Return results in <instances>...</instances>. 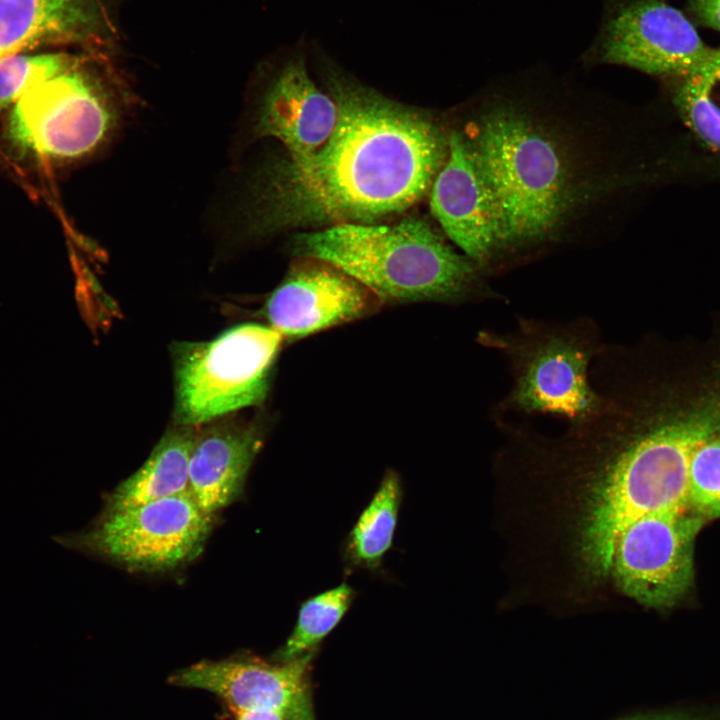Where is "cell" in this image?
Masks as SVG:
<instances>
[{
	"instance_id": "1",
	"label": "cell",
	"mask_w": 720,
	"mask_h": 720,
	"mask_svg": "<svg viewBox=\"0 0 720 720\" xmlns=\"http://www.w3.org/2000/svg\"><path fill=\"white\" fill-rule=\"evenodd\" d=\"M338 121L315 153L270 167L252 208L257 232L372 223L401 213L429 192L448 152L424 114L328 68Z\"/></svg>"
},
{
	"instance_id": "2",
	"label": "cell",
	"mask_w": 720,
	"mask_h": 720,
	"mask_svg": "<svg viewBox=\"0 0 720 720\" xmlns=\"http://www.w3.org/2000/svg\"><path fill=\"white\" fill-rule=\"evenodd\" d=\"M548 128L503 106L482 115L464 136L493 203L498 247L545 239L578 199L577 167Z\"/></svg>"
},
{
	"instance_id": "3",
	"label": "cell",
	"mask_w": 720,
	"mask_h": 720,
	"mask_svg": "<svg viewBox=\"0 0 720 720\" xmlns=\"http://www.w3.org/2000/svg\"><path fill=\"white\" fill-rule=\"evenodd\" d=\"M300 256L340 268L384 302H458L491 298L477 264L457 253L424 219L391 225L344 223L296 238Z\"/></svg>"
},
{
	"instance_id": "4",
	"label": "cell",
	"mask_w": 720,
	"mask_h": 720,
	"mask_svg": "<svg viewBox=\"0 0 720 720\" xmlns=\"http://www.w3.org/2000/svg\"><path fill=\"white\" fill-rule=\"evenodd\" d=\"M479 342L503 355L512 377L496 416L552 415L574 424L601 406L591 368L605 345L591 319L554 322L520 317L511 331L480 332Z\"/></svg>"
},
{
	"instance_id": "5",
	"label": "cell",
	"mask_w": 720,
	"mask_h": 720,
	"mask_svg": "<svg viewBox=\"0 0 720 720\" xmlns=\"http://www.w3.org/2000/svg\"><path fill=\"white\" fill-rule=\"evenodd\" d=\"M113 71L98 59L72 60L61 72L25 93L5 128L10 146L38 160H72L95 150L117 120Z\"/></svg>"
},
{
	"instance_id": "6",
	"label": "cell",
	"mask_w": 720,
	"mask_h": 720,
	"mask_svg": "<svg viewBox=\"0 0 720 720\" xmlns=\"http://www.w3.org/2000/svg\"><path fill=\"white\" fill-rule=\"evenodd\" d=\"M283 339L270 326L246 323L208 342L176 345L177 423L197 427L262 403Z\"/></svg>"
},
{
	"instance_id": "7",
	"label": "cell",
	"mask_w": 720,
	"mask_h": 720,
	"mask_svg": "<svg viewBox=\"0 0 720 720\" xmlns=\"http://www.w3.org/2000/svg\"><path fill=\"white\" fill-rule=\"evenodd\" d=\"M600 25L585 57L647 74L684 78L720 58L691 21L666 0H602Z\"/></svg>"
},
{
	"instance_id": "8",
	"label": "cell",
	"mask_w": 720,
	"mask_h": 720,
	"mask_svg": "<svg viewBox=\"0 0 720 720\" xmlns=\"http://www.w3.org/2000/svg\"><path fill=\"white\" fill-rule=\"evenodd\" d=\"M213 515L189 491L145 504L107 510L81 537L88 550L135 570L179 567L201 553Z\"/></svg>"
},
{
	"instance_id": "9",
	"label": "cell",
	"mask_w": 720,
	"mask_h": 720,
	"mask_svg": "<svg viewBox=\"0 0 720 720\" xmlns=\"http://www.w3.org/2000/svg\"><path fill=\"white\" fill-rule=\"evenodd\" d=\"M704 518L690 510L646 516L620 536L609 575L621 590L654 608L676 603L694 579V544Z\"/></svg>"
},
{
	"instance_id": "10",
	"label": "cell",
	"mask_w": 720,
	"mask_h": 720,
	"mask_svg": "<svg viewBox=\"0 0 720 720\" xmlns=\"http://www.w3.org/2000/svg\"><path fill=\"white\" fill-rule=\"evenodd\" d=\"M382 304L340 268L300 256L268 298L265 316L283 338L297 339L370 316Z\"/></svg>"
},
{
	"instance_id": "11",
	"label": "cell",
	"mask_w": 720,
	"mask_h": 720,
	"mask_svg": "<svg viewBox=\"0 0 720 720\" xmlns=\"http://www.w3.org/2000/svg\"><path fill=\"white\" fill-rule=\"evenodd\" d=\"M314 651L287 662L257 659L203 661L178 671L169 682L207 690L231 711L278 709L287 720H314L307 675Z\"/></svg>"
},
{
	"instance_id": "12",
	"label": "cell",
	"mask_w": 720,
	"mask_h": 720,
	"mask_svg": "<svg viewBox=\"0 0 720 720\" xmlns=\"http://www.w3.org/2000/svg\"><path fill=\"white\" fill-rule=\"evenodd\" d=\"M431 213L447 237L476 264L498 248L493 203L464 135L448 136L446 160L429 190Z\"/></svg>"
},
{
	"instance_id": "13",
	"label": "cell",
	"mask_w": 720,
	"mask_h": 720,
	"mask_svg": "<svg viewBox=\"0 0 720 720\" xmlns=\"http://www.w3.org/2000/svg\"><path fill=\"white\" fill-rule=\"evenodd\" d=\"M339 107L312 80L304 55L295 51L279 67L265 93L257 130L280 141L288 157L318 151L330 138Z\"/></svg>"
},
{
	"instance_id": "14",
	"label": "cell",
	"mask_w": 720,
	"mask_h": 720,
	"mask_svg": "<svg viewBox=\"0 0 720 720\" xmlns=\"http://www.w3.org/2000/svg\"><path fill=\"white\" fill-rule=\"evenodd\" d=\"M116 33L107 0H0V58L50 43L106 45Z\"/></svg>"
},
{
	"instance_id": "15",
	"label": "cell",
	"mask_w": 720,
	"mask_h": 720,
	"mask_svg": "<svg viewBox=\"0 0 720 720\" xmlns=\"http://www.w3.org/2000/svg\"><path fill=\"white\" fill-rule=\"evenodd\" d=\"M262 443L256 424L220 421L196 430L188 491L204 512L214 515L240 495Z\"/></svg>"
},
{
	"instance_id": "16",
	"label": "cell",
	"mask_w": 720,
	"mask_h": 720,
	"mask_svg": "<svg viewBox=\"0 0 720 720\" xmlns=\"http://www.w3.org/2000/svg\"><path fill=\"white\" fill-rule=\"evenodd\" d=\"M196 427L176 424L144 464L109 495L107 510L145 504L188 491L189 461Z\"/></svg>"
},
{
	"instance_id": "17",
	"label": "cell",
	"mask_w": 720,
	"mask_h": 720,
	"mask_svg": "<svg viewBox=\"0 0 720 720\" xmlns=\"http://www.w3.org/2000/svg\"><path fill=\"white\" fill-rule=\"evenodd\" d=\"M402 499L400 476L388 470L345 539L343 554L348 567L380 569L393 545Z\"/></svg>"
},
{
	"instance_id": "18",
	"label": "cell",
	"mask_w": 720,
	"mask_h": 720,
	"mask_svg": "<svg viewBox=\"0 0 720 720\" xmlns=\"http://www.w3.org/2000/svg\"><path fill=\"white\" fill-rule=\"evenodd\" d=\"M354 597V589L343 582L303 601L295 626L275 659L287 662L315 651L318 644L344 618Z\"/></svg>"
},
{
	"instance_id": "19",
	"label": "cell",
	"mask_w": 720,
	"mask_h": 720,
	"mask_svg": "<svg viewBox=\"0 0 720 720\" xmlns=\"http://www.w3.org/2000/svg\"><path fill=\"white\" fill-rule=\"evenodd\" d=\"M674 101L694 135L720 151V58L681 78Z\"/></svg>"
},
{
	"instance_id": "20",
	"label": "cell",
	"mask_w": 720,
	"mask_h": 720,
	"mask_svg": "<svg viewBox=\"0 0 720 720\" xmlns=\"http://www.w3.org/2000/svg\"><path fill=\"white\" fill-rule=\"evenodd\" d=\"M65 53H15L0 58V111L13 106L34 86L70 65Z\"/></svg>"
},
{
	"instance_id": "21",
	"label": "cell",
	"mask_w": 720,
	"mask_h": 720,
	"mask_svg": "<svg viewBox=\"0 0 720 720\" xmlns=\"http://www.w3.org/2000/svg\"><path fill=\"white\" fill-rule=\"evenodd\" d=\"M688 509L705 518L720 517V437L703 442L689 470Z\"/></svg>"
},
{
	"instance_id": "22",
	"label": "cell",
	"mask_w": 720,
	"mask_h": 720,
	"mask_svg": "<svg viewBox=\"0 0 720 720\" xmlns=\"http://www.w3.org/2000/svg\"><path fill=\"white\" fill-rule=\"evenodd\" d=\"M698 22L720 32V0H687Z\"/></svg>"
},
{
	"instance_id": "23",
	"label": "cell",
	"mask_w": 720,
	"mask_h": 720,
	"mask_svg": "<svg viewBox=\"0 0 720 720\" xmlns=\"http://www.w3.org/2000/svg\"><path fill=\"white\" fill-rule=\"evenodd\" d=\"M235 720H287V714L278 709H255L234 712Z\"/></svg>"
}]
</instances>
